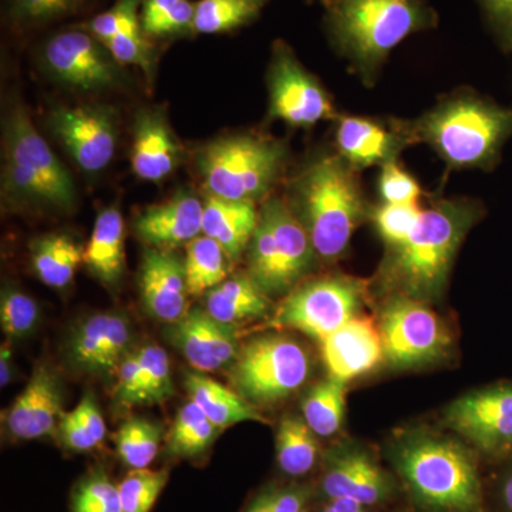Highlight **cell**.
Instances as JSON below:
<instances>
[{"label":"cell","instance_id":"cell-1","mask_svg":"<svg viewBox=\"0 0 512 512\" xmlns=\"http://www.w3.org/2000/svg\"><path fill=\"white\" fill-rule=\"evenodd\" d=\"M480 217V204L467 198L440 200L424 208L412 235L400 247L389 249L384 285L417 301L440 298L458 248Z\"/></svg>","mask_w":512,"mask_h":512},{"label":"cell","instance_id":"cell-2","mask_svg":"<svg viewBox=\"0 0 512 512\" xmlns=\"http://www.w3.org/2000/svg\"><path fill=\"white\" fill-rule=\"evenodd\" d=\"M325 9L330 43L369 84L400 43L439 20L424 0H333Z\"/></svg>","mask_w":512,"mask_h":512},{"label":"cell","instance_id":"cell-3","mask_svg":"<svg viewBox=\"0 0 512 512\" xmlns=\"http://www.w3.org/2000/svg\"><path fill=\"white\" fill-rule=\"evenodd\" d=\"M406 126L413 144H429L448 170L490 168L512 137V109L457 92Z\"/></svg>","mask_w":512,"mask_h":512},{"label":"cell","instance_id":"cell-4","mask_svg":"<svg viewBox=\"0 0 512 512\" xmlns=\"http://www.w3.org/2000/svg\"><path fill=\"white\" fill-rule=\"evenodd\" d=\"M357 173L338 153L325 154L306 165L293 180L289 205L322 259L332 261L345 254L357 225L367 214Z\"/></svg>","mask_w":512,"mask_h":512},{"label":"cell","instance_id":"cell-5","mask_svg":"<svg viewBox=\"0 0 512 512\" xmlns=\"http://www.w3.org/2000/svg\"><path fill=\"white\" fill-rule=\"evenodd\" d=\"M396 466L417 501L439 512H477L480 478L473 457L451 440L417 437L396 453Z\"/></svg>","mask_w":512,"mask_h":512},{"label":"cell","instance_id":"cell-6","mask_svg":"<svg viewBox=\"0 0 512 512\" xmlns=\"http://www.w3.org/2000/svg\"><path fill=\"white\" fill-rule=\"evenodd\" d=\"M285 163L282 141L251 134L218 138L197 156L198 171L211 195L254 204L274 188Z\"/></svg>","mask_w":512,"mask_h":512},{"label":"cell","instance_id":"cell-7","mask_svg":"<svg viewBox=\"0 0 512 512\" xmlns=\"http://www.w3.org/2000/svg\"><path fill=\"white\" fill-rule=\"evenodd\" d=\"M316 251L288 202L272 197L259 211L248 245L249 276L266 293H285L311 271Z\"/></svg>","mask_w":512,"mask_h":512},{"label":"cell","instance_id":"cell-8","mask_svg":"<svg viewBox=\"0 0 512 512\" xmlns=\"http://www.w3.org/2000/svg\"><path fill=\"white\" fill-rule=\"evenodd\" d=\"M308 353L286 336H261L239 349L231 377L249 403L281 402L306 382Z\"/></svg>","mask_w":512,"mask_h":512},{"label":"cell","instance_id":"cell-9","mask_svg":"<svg viewBox=\"0 0 512 512\" xmlns=\"http://www.w3.org/2000/svg\"><path fill=\"white\" fill-rule=\"evenodd\" d=\"M36 59L56 82L79 92H101L123 79V66L82 23L50 30L37 43Z\"/></svg>","mask_w":512,"mask_h":512},{"label":"cell","instance_id":"cell-10","mask_svg":"<svg viewBox=\"0 0 512 512\" xmlns=\"http://www.w3.org/2000/svg\"><path fill=\"white\" fill-rule=\"evenodd\" d=\"M365 298L366 286L360 279L322 276L296 288L276 311L272 323L275 328L299 330L322 340L359 316Z\"/></svg>","mask_w":512,"mask_h":512},{"label":"cell","instance_id":"cell-11","mask_svg":"<svg viewBox=\"0 0 512 512\" xmlns=\"http://www.w3.org/2000/svg\"><path fill=\"white\" fill-rule=\"evenodd\" d=\"M384 357L394 367H417L436 362L451 345L443 320L427 302L396 295L380 316Z\"/></svg>","mask_w":512,"mask_h":512},{"label":"cell","instance_id":"cell-12","mask_svg":"<svg viewBox=\"0 0 512 512\" xmlns=\"http://www.w3.org/2000/svg\"><path fill=\"white\" fill-rule=\"evenodd\" d=\"M269 119L291 127L311 128L336 120L333 101L319 80L299 62L285 40H275L268 69Z\"/></svg>","mask_w":512,"mask_h":512},{"label":"cell","instance_id":"cell-13","mask_svg":"<svg viewBox=\"0 0 512 512\" xmlns=\"http://www.w3.org/2000/svg\"><path fill=\"white\" fill-rule=\"evenodd\" d=\"M5 163L25 171L49 194L52 207L72 208L76 187L69 171L60 163L52 148L40 136L28 110L15 104L9 110L5 126Z\"/></svg>","mask_w":512,"mask_h":512},{"label":"cell","instance_id":"cell-14","mask_svg":"<svg viewBox=\"0 0 512 512\" xmlns=\"http://www.w3.org/2000/svg\"><path fill=\"white\" fill-rule=\"evenodd\" d=\"M46 124L84 173H100L113 161L119 134L110 107H57Z\"/></svg>","mask_w":512,"mask_h":512},{"label":"cell","instance_id":"cell-15","mask_svg":"<svg viewBox=\"0 0 512 512\" xmlns=\"http://www.w3.org/2000/svg\"><path fill=\"white\" fill-rule=\"evenodd\" d=\"M447 423L483 451L512 446V386L490 387L461 397L447 410Z\"/></svg>","mask_w":512,"mask_h":512},{"label":"cell","instance_id":"cell-16","mask_svg":"<svg viewBox=\"0 0 512 512\" xmlns=\"http://www.w3.org/2000/svg\"><path fill=\"white\" fill-rule=\"evenodd\" d=\"M336 120L338 154L356 171L397 161L404 148L413 146L406 121L384 123L357 116H339Z\"/></svg>","mask_w":512,"mask_h":512},{"label":"cell","instance_id":"cell-17","mask_svg":"<svg viewBox=\"0 0 512 512\" xmlns=\"http://www.w3.org/2000/svg\"><path fill=\"white\" fill-rule=\"evenodd\" d=\"M319 342L329 377L343 383L372 372L384 357L379 328L373 320L360 316Z\"/></svg>","mask_w":512,"mask_h":512},{"label":"cell","instance_id":"cell-18","mask_svg":"<svg viewBox=\"0 0 512 512\" xmlns=\"http://www.w3.org/2000/svg\"><path fill=\"white\" fill-rule=\"evenodd\" d=\"M170 339L201 373L221 369L237 359L239 353L232 326L218 322L202 309L185 313L183 319L171 325Z\"/></svg>","mask_w":512,"mask_h":512},{"label":"cell","instance_id":"cell-19","mask_svg":"<svg viewBox=\"0 0 512 512\" xmlns=\"http://www.w3.org/2000/svg\"><path fill=\"white\" fill-rule=\"evenodd\" d=\"M140 289L147 311L161 322L174 325L187 313L190 293L184 262L173 252L148 249L141 264Z\"/></svg>","mask_w":512,"mask_h":512},{"label":"cell","instance_id":"cell-20","mask_svg":"<svg viewBox=\"0 0 512 512\" xmlns=\"http://www.w3.org/2000/svg\"><path fill=\"white\" fill-rule=\"evenodd\" d=\"M204 202L191 191H178L163 204L153 205L138 215L136 232L151 248L171 251L190 244L202 234Z\"/></svg>","mask_w":512,"mask_h":512},{"label":"cell","instance_id":"cell-21","mask_svg":"<svg viewBox=\"0 0 512 512\" xmlns=\"http://www.w3.org/2000/svg\"><path fill=\"white\" fill-rule=\"evenodd\" d=\"M181 147L163 111L141 110L134 123L131 168L140 180L160 183L174 173Z\"/></svg>","mask_w":512,"mask_h":512},{"label":"cell","instance_id":"cell-22","mask_svg":"<svg viewBox=\"0 0 512 512\" xmlns=\"http://www.w3.org/2000/svg\"><path fill=\"white\" fill-rule=\"evenodd\" d=\"M322 491L329 500L352 498L372 507L392 493L390 478L372 458L362 453L333 457L322 478Z\"/></svg>","mask_w":512,"mask_h":512},{"label":"cell","instance_id":"cell-23","mask_svg":"<svg viewBox=\"0 0 512 512\" xmlns=\"http://www.w3.org/2000/svg\"><path fill=\"white\" fill-rule=\"evenodd\" d=\"M258 221L254 202L225 200L211 194L204 201L202 234L215 239L232 261L248 248Z\"/></svg>","mask_w":512,"mask_h":512},{"label":"cell","instance_id":"cell-24","mask_svg":"<svg viewBox=\"0 0 512 512\" xmlns=\"http://www.w3.org/2000/svg\"><path fill=\"white\" fill-rule=\"evenodd\" d=\"M184 386L190 394L191 402L197 404L218 429H227L244 421H265L256 412L254 404L249 403L245 397L201 372L188 373Z\"/></svg>","mask_w":512,"mask_h":512},{"label":"cell","instance_id":"cell-25","mask_svg":"<svg viewBox=\"0 0 512 512\" xmlns=\"http://www.w3.org/2000/svg\"><path fill=\"white\" fill-rule=\"evenodd\" d=\"M99 0H3L2 18L15 35L43 32L89 12Z\"/></svg>","mask_w":512,"mask_h":512},{"label":"cell","instance_id":"cell-26","mask_svg":"<svg viewBox=\"0 0 512 512\" xmlns=\"http://www.w3.org/2000/svg\"><path fill=\"white\" fill-rule=\"evenodd\" d=\"M83 259L104 284L119 282L124 271V220L117 208L100 212Z\"/></svg>","mask_w":512,"mask_h":512},{"label":"cell","instance_id":"cell-27","mask_svg":"<svg viewBox=\"0 0 512 512\" xmlns=\"http://www.w3.org/2000/svg\"><path fill=\"white\" fill-rule=\"evenodd\" d=\"M205 308L212 318L232 326L264 316L269 309V299L251 276H235L207 293Z\"/></svg>","mask_w":512,"mask_h":512},{"label":"cell","instance_id":"cell-28","mask_svg":"<svg viewBox=\"0 0 512 512\" xmlns=\"http://www.w3.org/2000/svg\"><path fill=\"white\" fill-rule=\"evenodd\" d=\"M83 254L79 245L67 235H46L33 242V269L43 284L62 289L73 281L77 268L84 262Z\"/></svg>","mask_w":512,"mask_h":512},{"label":"cell","instance_id":"cell-29","mask_svg":"<svg viewBox=\"0 0 512 512\" xmlns=\"http://www.w3.org/2000/svg\"><path fill=\"white\" fill-rule=\"evenodd\" d=\"M272 0H198L195 35H227L259 19Z\"/></svg>","mask_w":512,"mask_h":512},{"label":"cell","instance_id":"cell-30","mask_svg":"<svg viewBox=\"0 0 512 512\" xmlns=\"http://www.w3.org/2000/svg\"><path fill=\"white\" fill-rule=\"evenodd\" d=\"M194 19L192 0H141V29L151 42L194 36Z\"/></svg>","mask_w":512,"mask_h":512},{"label":"cell","instance_id":"cell-31","mask_svg":"<svg viewBox=\"0 0 512 512\" xmlns=\"http://www.w3.org/2000/svg\"><path fill=\"white\" fill-rule=\"evenodd\" d=\"M228 255L215 239L200 235L187 244L184 269L188 293L200 296L227 279Z\"/></svg>","mask_w":512,"mask_h":512},{"label":"cell","instance_id":"cell-32","mask_svg":"<svg viewBox=\"0 0 512 512\" xmlns=\"http://www.w3.org/2000/svg\"><path fill=\"white\" fill-rule=\"evenodd\" d=\"M319 446L315 433L306 421L286 417L276 433V458L288 476H305L318 460Z\"/></svg>","mask_w":512,"mask_h":512},{"label":"cell","instance_id":"cell-33","mask_svg":"<svg viewBox=\"0 0 512 512\" xmlns=\"http://www.w3.org/2000/svg\"><path fill=\"white\" fill-rule=\"evenodd\" d=\"M217 426L208 420L200 407L188 402L181 407L167 434V453L170 457L200 456L217 436Z\"/></svg>","mask_w":512,"mask_h":512},{"label":"cell","instance_id":"cell-34","mask_svg":"<svg viewBox=\"0 0 512 512\" xmlns=\"http://www.w3.org/2000/svg\"><path fill=\"white\" fill-rule=\"evenodd\" d=\"M346 407V383L328 377L316 384L303 402V416L313 433L330 437L338 433Z\"/></svg>","mask_w":512,"mask_h":512},{"label":"cell","instance_id":"cell-35","mask_svg":"<svg viewBox=\"0 0 512 512\" xmlns=\"http://www.w3.org/2000/svg\"><path fill=\"white\" fill-rule=\"evenodd\" d=\"M160 443L158 426L140 417L127 420L116 434L117 453L131 470L150 467L156 460Z\"/></svg>","mask_w":512,"mask_h":512},{"label":"cell","instance_id":"cell-36","mask_svg":"<svg viewBox=\"0 0 512 512\" xmlns=\"http://www.w3.org/2000/svg\"><path fill=\"white\" fill-rule=\"evenodd\" d=\"M32 379L36 384V400L26 440L40 439L52 433L56 421L62 416V392L55 375L45 366H39Z\"/></svg>","mask_w":512,"mask_h":512},{"label":"cell","instance_id":"cell-37","mask_svg":"<svg viewBox=\"0 0 512 512\" xmlns=\"http://www.w3.org/2000/svg\"><path fill=\"white\" fill-rule=\"evenodd\" d=\"M167 483V470H150V468L131 470L119 485L121 510L151 512Z\"/></svg>","mask_w":512,"mask_h":512},{"label":"cell","instance_id":"cell-38","mask_svg":"<svg viewBox=\"0 0 512 512\" xmlns=\"http://www.w3.org/2000/svg\"><path fill=\"white\" fill-rule=\"evenodd\" d=\"M136 353L143 380L141 404L161 403L173 396L171 363L167 352L160 346L150 345Z\"/></svg>","mask_w":512,"mask_h":512},{"label":"cell","instance_id":"cell-39","mask_svg":"<svg viewBox=\"0 0 512 512\" xmlns=\"http://www.w3.org/2000/svg\"><path fill=\"white\" fill-rule=\"evenodd\" d=\"M421 214L423 208L420 205L387 202H380V205L370 212L380 238L386 242L389 249L400 247L406 242L419 224Z\"/></svg>","mask_w":512,"mask_h":512},{"label":"cell","instance_id":"cell-40","mask_svg":"<svg viewBox=\"0 0 512 512\" xmlns=\"http://www.w3.org/2000/svg\"><path fill=\"white\" fill-rule=\"evenodd\" d=\"M111 313H99L84 320L74 333L70 353L74 363L89 372L97 373L100 353L109 330Z\"/></svg>","mask_w":512,"mask_h":512},{"label":"cell","instance_id":"cell-41","mask_svg":"<svg viewBox=\"0 0 512 512\" xmlns=\"http://www.w3.org/2000/svg\"><path fill=\"white\" fill-rule=\"evenodd\" d=\"M140 8L141 0H116L109 9L96 13L92 18L80 23L100 42L106 43L126 30L141 26Z\"/></svg>","mask_w":512,"mask_h":512},{"label":"cell","instance_id":"cell-42","mask_svg":"<svg viewBox=\"0 0 512 512\" xmlns=\"http://www.w3.org/2000/svg\"><path fill=\"white\" fill-rule=\"evenodd\" d=\"M104 45L121 66H137L147 74L156 66V43L144 35L141 26L114 36Z\"/></svg>","mask_w":512,"mask_h":512},{"label":"cell","instance_id":"cell-43","mask_svg":"<svg viewBox=\"0 0 512 512\" xmlns=\"http://www.w3.org/2000/svg\"><path fill=\"white\" fill-rule=\"evenodd\" d=\"M72 508L73 512H123L119 485L97 471L77 487Z\"/></svg>","mask_w":512,"mask_h":512},{"label":"cell","instance_id":"cell-44","mask_svg":"<svg viewBox=\"0 0 512 512\" xmlns=\"http://www.w3.org/2000/svg\"><path fill=\"white\" fill-rule=\"evenodd\" d=\"M39 320V306L26 293L9 288L2 293L0 302V322L10 338H23L29 335Z\"/></svg>","mask_w":512,"mask_h":512},{"label":"cell","instance_id":"cell-45","mask_svg":"<svg viewBox=\"0 0 512 512\" xmlns=\"http://www.w3.org/2000/svg\"><path fill=\"white\" fill-rule=\"evenodd\" d=\"M380 168L382 170H380L379 180H377V191H379L382 202L420 205L423 190L409 171L404 170L397 161L384 164Z\"/></svg>","mask_w":512,"mask_h":512},{"label":"cell","instance_id":"cell-46","mask_svg":"<svg viewBox=\"0 0 512 512\" xmlns=\"http://www.w3.org/2000/svg\"><path fill=\"white\" fill-rule=\"evenodd\" d=\"M308 494L303 488L289 487L271 491L256 498L252 512H303Z\"/></svg>","mask_w":512,"mask_h":512},{"label":"cell","instance_id":"cell-47","mask_svg":"<svg viewBox=\"0 0 512 512\" xmlns=\"http://www.w3.org/2000/svg\"><path fill=\"white\" fill-rule=\"evenodd\" d=\"M143 380L137 353H128L119 367V382L116 386V400L124 406L141 404Z\"/></svg>","mask_w":512,"mask_h":512},{"label":"cell","instance_id":"cell-48","mask_svg":"<svg viewBox=\"0 0 512 512\" xmlns=\"http://www.w3.org/2000/svg\"><path fill=\"white\" fill-rule=\"evenodd\" d=\"M480 3L497 42L512 52V0H480Z\"/></svg>","mask_w":512,"mask_h":512},{"label":"cell","instance_id":"cell-49","mask_svg":"<svg viewBox=\"0 0 512 512\" xmlns=\"http://www.w3.org/2000/svg\"><path fill=\"white\" fill-rule=\"evenodd\" d=\"M59 430L62 434L63 443L70 450L89 451L97 446L87 430L84 429L82 421L79 420L74 410L69 413H62L59 419Z\"/></svg>","mask_w":512,"mask_h":512},{"label":"cell","instance_id":"cell-50","mask_svg":"<svg viewBox=\"0 0 512 512\" xmlns=\"http://www.w3.org/2000/svg\"><path fill=\"white\" fill-rule=\"evenodd\" d=\"M77 417L82 421L84 429L90 434V437L94 440V443L99 446L101 441L106 437V423H104L103 416H101L99 407L94 402L93 397L90 394H86L83 397L82 402L77 404L76 409Z\"/></svg>","mask_w":512,"mask_h":512},{"label":"cell","instance_id":"cell-51","mask_svg":"<svg viewBox=\"0 0 512 512\" xmlns=\"http://www.w3.org/2000/svg\"><path fill=\"white\" fill-rule=\"evenodd\" d=\"M12 349L10 343H3L0 349V384L3 387L8 386L12 380Z\"/></svg>","mask_w":512,"mask_h":512},{"label":"cell","instance_id":"cell-52","mask_svg":"<svg viewBox=\"0 0 512 512\" xmlns=\"http://www.w3.org/2000/svg\"><path fill=\"white\" fill-rule=\"evenodd\" d=\"M503 497L505 505H507L508 510L512 512V474L505 480Z\"/></svg>","mask_w":512,"mask_h":512},{"label":"cell","instance_id":"cell-53","mask_svg":"<svg viewBox=\"0 0 512 512\" xmlns=\"http://www.w3.org/2000/svg\"><path fill=\"white\" fill-rule=\"evenodd\" d=\"M322 512H338L335 510V508L332 507V505H326L325 508H323Z\"/></svg>","mask_w":512,"mask_h":512},{"label":"cell","instance_id":"cell-54","mask_svg":"<svg viewBox=\"0 0 512 512\" xmlns=\"http://www.w3.org/2000/svg\"><path fill=\"white\" fill-rule=\"evenodd\" d=\"M318 2L322 3V5L325 6L326 8V6H329L330 3L333 2V0H318Z\"/></svg>","mask_w":512,"mask_h":512},{"label":"cell","instance_id":"cell-55","mask_svg":"<svg viewBox=\"0 0 512 512\" xmlns=\"http://www.w3.org/2000/svg\"><path fill=\"white\" fill-rule=\"evenodd\" d=\"M247 512H252L251 510H248Z\"/></svg>","mask_w":512,"mask_h":512}]
</instances>
